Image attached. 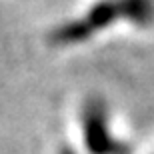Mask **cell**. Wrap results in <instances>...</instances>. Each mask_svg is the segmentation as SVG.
<instances>
[{
    "mask_svg": "<svg viewBox=\"0 0 154 154\" xmlns=\"http://www.w3.org/2000/svg\"><path fill=\"white\" fill-rule=\"evenodd\" d=\"M120 4L118 0H96L80 18H72L66 22L58 24L50 32L48 40L54 46H74L82 44L104 28H108L118 20Z\"/></svg>",
    "mask_w": 154,
    "mask_h": 154,
    "instance_id": "cell-1",
    "label": "cell"
},
{
    "mask_svg": "<svg viewBox=\"0 0 154 154\" xmlns=\"http://www.w3.org/2000/svg\"><path fill=\"white\" fill-rule=\"evenodd\" d=\"M82 140L88 154H132L130 144L114 136L110 112L102 98H88L80 110Z\"/></svg>",
    "mask_w": 154,
    "mask_h": 154,
    "instance_id": "cell-2",
    "label": "cell"
},
{
    "mask_svg": "<svg viewBox=\"0 0 154 154\" xmlns=\"http://www.w3.org/2000/svg\"><path fill=\"white\" fill-rule=\"evenodd\" d=\"M120 16L136 28L154 26V0H118Z\"/></svg>",
    "mask_w": 154,
    "mask_h": 154,
    "instance_id": "cell-3",
    "label": "cell"
},
{
    "mask_svg": "<svg viewBox=\"0 0 154 154\" xmlns=\"http://www.w3.org/2000/svg\"><path fill=\"white\" fill-rule=\"evenodd\" d=\"M58 154H76V152H74V150H72V148H70V146H62V148H60V152H58Z\"/></svg>",
    "mask_w": 154,
    "mask_h": 154,
    "instance_id": "cell-4",
    "label": "cell"
}]
</instances>
